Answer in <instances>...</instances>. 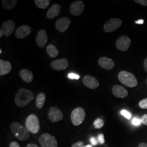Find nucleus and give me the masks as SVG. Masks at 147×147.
<instances>
[{
  "label": "nucleus",
  "instance_id": "obj_12",
  "mask_svg": "<svg viewBox=\"0 0 147 147\" xmlns=\"http://www.w3.org/2000/svg\"><path fill=\"white\" fill-rule=\"evenodd\" d=\"M16 27V24L13 20H7L4 22L2 26L1 30L2 31L5 37H9L12 34Z\"/></svg>",
  "mask_w": 147,
  "mask_h": 147
},
{
  "label": "nucleus",
  "instance_id": "obj_9",
  "mask_svg": "<svg viewBox=\"0 0 147 147\" xmlns=\"http://www.w3.org/2000/svg\"><path fill=\"white\" fill-rule=\"evenodd\" d=\"M131 45V40L127 36H122L116 41V47L120 51H125Z\"/></svg>",
  "mask_w": 147,
  "mask_h": 147
},
{
  "label": "nucleus",
  "instance_id": "obj_3",
  "mask_svg": "<svg viewBox=\"0 0 147 147\" xmlns=\"http://www.w3.org/2000/svg\"><path fill=\"white\" fill-rule=\"evenodd\" d=\"M118 79L122 84L128 87H135L138 84V81L135 75L127 71H121L119 72Z\"/></svg>",
  "mask_w": 147,
  "mask_h": 147
},
{
  "label": "nucleus",
  "instance_id": "obj_39",
  "mask_svg": "<svg viewBox=\"0 0 147 147\" xmlns=\"http://www.w3.org/2000/svg\"><path fill=\"white\" fill-rule=\"evenodd\" d=\"M26 147H39L38 146H37L36 144H33V143H30L27 145Z\"/></svg>",
  "mask_w": 147,
  "mask_h": 147
},
{
  "label": "nucleus",
  "instance_id": "obj_15",
  "mask_svg": "<svg viewBox=\"0 0 147 147\" xmlns=\"http://www.w3.org/2000/svg\"><path fill=\"white\" fill-rule=\"evenodd\" d=\"M48 40V37L47 32L44 30H41L38 32L36 42L38 47L42 48L46 45Z\"/></svg>",
  "mask_w": 147,
  "mask_h": 147
},
{
  "label": "nucleus",
  "instance_id": "obj_14",
  "mask_svg": "<svg viewBox=\"0 0 147 147\" xmlns=\"http://www.w3.org/2000/svg\"><path fill=\"white\" fill-rule=\"evenodd\" d=\"M83 84L90 89L97 88L99 86V82L94 77L90 75H86L82 79Z\"/></svg>",
  "mask_w": 147,
  "mask_h": 147
},
{
  "label": "nucleus",
  "instance_id": "obj_41",
  "mask_svg": "<svg viewBox=\"0 0 147 147\" xmlns=\"http://www.w3.org/2000/svg\"><path fill=\"white\" fill-rule=\"evenodd\" d=\"M3 36H4V34H3V33L2 31V30L0 29V38L2 37Z\"/></svg>",
  "mask_w": 147,
  "mask_h": 147
},
{
  "label": "nucleus",
  "instance_id": "obj_1",
  "mask_svg": "<svg viewBox=\"0 0 147 147\" xmlns=\"http://www.w3.org/2000/svg\"><path fill=\"white\" fill-rule=\"evenodd\" d=\"M34 93L30 89L21 88L15 96L14 101L18 107H23L30 104L34 98Z\"/></svg>",
  "mask_w": 147,
  "mask_h": 147
},
{
  "label": "nucleus",
  "instance_id": "obj_2",
  "mask_svg": "<svg viewBox=\"0 0 147 147\" xmlns=\"http://www.w3.org/2000/svg\"><path fill=\"white\" fill-rule=\"evenodd\" d=\"M11 129L16 138L20 141H26L30 137V134L26 127L18 122H13L11 124Z\"/></svg>",
  "mask_w": 147,
  "mask_h": 147
},
{
  "label": "nucleus",
  "instance_id": "obj_43",
  "mask_svg": "<svg viewBox=\"0 0 147 147\" xmlns=\"http://www.w3.org/2000/svg\"><path fill=\"white\" fill-rule=\"evenodd\" d=\"M0 53H2V50H1V49H0Z\"/></svg>",
  "mask_w": 147,
  "mask_h": 147
},
{
  "label": "nucleus",
  "instance_id": "obj_17",
  "mask_svg": "<svg viewBox=\"0 0 147 147\" xmlns=\"http://www.w3.org/2000/svg\"><path fill=\"white\" fill-rule=\"evenodd\" d=\"M32 32L31 27L28 25H22L16 32V37L18 39H23L28 36Z\"/></svg>",
  "mask_w": 147,
  "mask_h": 147
},
{
  "label": "nucleus",
  "instance_id": "obj_37",
  "mask_svg": "<svg viewBox=\"0 0 147 147\" xmlns=\"http://www.w3.org/2000/svg\"><path fill=\"white\" fill-rule=\"evenodd\" d=\"M144 68L146 71V72L147 73V57L145 59L144 61Z\"/></svg>",
  "mask_w": 147,
  "mask_h": 147
},
{
  "label": "nucleus",
  "instance_id": "obj_32",
  "mask_svg": "<svg viewBox=\"0 0 147 147\" xmlns=\"http://www.w3.org/2000/svg\"><path fill=\"white\" fill-rule=\"evenodd\" d=\"M84 142L82 141H79V142H76L74 144H73L71 147H84Z\"/></svg>",
  "mask_w": 147,
  "mask_h": 147
},
{
  "label": "nucleus",
  "instance_id": "obj_31",
  "mask_svg": "<svg viewBox=\"0 0 147 147\" xmlns=\"http://www.w3.org/2000/svg\"><path fill=\"white\" fill-rule=\"evenodd\" d=\"M132 123L135 125H140V124L141 123V121L139 118L135 117L133 118V119L132 121Z\"/></svg>",
  "mask_w": 147,
  "mask_h": 147
},
{
  "label": "nucleus",
  "instance_id": "obj_25",
  "mask_svg": "<svg viewBox=\"0 0 147 147\" xmlns=\"http://www.w3.org/2000/svg\"><path fill=\"white\" fill-rule=\"evenodd\" d=\"M50 0H35V4L38 8L46 9L50 3Z\"/></svg>",
  "mask_w": 147,
  "mask_h": 147
},
{
  "label": "nucleus",
  "instance_id": "obj_35",
  "mask_svg": "<svg viewBox=\"0 0 147 147\" xmlns=\"http://www.w3.org/2000/svg\"><path fill=\"white\" fill-rule=\"evenodd\" d=\"M141 122L143 124L147 125V114L143 115L141 118Z\"/></svg>",
  "mask_w": 147,
  "mask_h": 147
},
{
  "label": "nucleus",
  "instance_id": "obj_34",
  "mask_svg": "<svg viewBox=\"0 0 147 147\" xmlns=\"http://www.w3.org/2000/svg\"><path fill=\"white\" fill-rule=\"evenodd\" d=\"M134 1L143 6H147V0H135Z\"/></svg>",
  "mask_w": 147,
  "mask_h": 147
},
{
  "label": "nucleus",
  "instance_id": "obj_40",
  "mask_svg": "<svg viewBox=\"0 0 147 147\" xmlns=\"http://www.w3.org/2000/svg\"><path fill=\"white\" fill-rule=\"evenodd\" d=\"M135 23L137 24H143L144 23V20L143 19H141V20H139L138 21H136Z\"/></svg>",
  "mask_w": 147,
  "mask_h": 147
},
{
  "label": "nucleus",
  "instance_id": "obj_6",
  "mask_svg": "<svg viewBox=\"0 0 147 147\" xmlns=\"http://www.w3.org/2000/svg\"><path fill=\"white\" fill-rule=\"evenodd\" d=\"M39 142L42 147H58V143L55 137L52 136L48 133L42 134L39 137Z\"/></svg>",
  "mask_w": 147,
  "mask_h": 147
},
{
  "label": "nucleus",
  "instance_id": "obj_5",
  "mask_svg": "<svg viewBox=\"0 0 147 147\" xmlns=\"http://www.w3.org/2000/svg\"><path fill=\"white\" fill-rule=\"evenodd\" d=\"M71 121L75 126H79L84 121L86 118V112L81 107L75 109L71 113Z\"/></svg>",
  "mask_w": 147,
  "mask_h": 147
},
{
  "label": "nucleus",
  "instance_id": "obj_8",
  "mask_svg": "<svg viewBox=\"0 0 147 147\" xmlns=\"http://www.w3.org/2000/svg\"><path fill=\"white\" fill-rule=\"evenodd\" d=\"M49 119L53 123L62 121L63 119L62 111L57 107L52 106L50 108L47 114Z\"/></svg>",
  "mask_w": 147,
  "mask_h": 147
},
{
  "label": "nucleus",
  "instance_id": "obj_36",
  "mask_svg": "<svg viewBox=\"0 0 147 147\" xmlns=\"http://www.w3.org/2000/svg\"><path fill=\"white\" fill-rule=\"evenodd\" d=\"M9 147H20L18 142L13 141L9 144Z\"/></svg>",
  "mask_w": 147,
  "mask_h": 147
},
{
  "label": "nucleus",
  "instance_id": "obj_30",
  "mask_svg": "<svg viewBox=\"0 0 147 147\" xmlns=\"http://www.w3.org/2000/svg\"><path fill=\"white\" fill-rule=\"evenodd\" d=\"M98 141L100 144H103L105 143V139H104V136L102 134H100L98 136Z\"/></svg>",
  "mask_w": 147,
  "mask_h": 147
},
{
  "label": "nucleus",
  "instance_id": "obj_33",
  "mask_svg": "<svg viewBox=\"0 0 147 147\" xmlns=\"http://www.w3.org/2000/svg\"><path fill=\"white\" fill-rule=\"evenodd\" d=\"M90 142L91 143V144L94 146H96L98 144V142L97 140L95 138V137H92L90 138Z\"/></svg>",
  "mask_w": 147,
  "mask_h": 147
},
{
  "label": "nucleus",
  "instance_id": "obj_18",
  "mask_svg": "<svg viewBox=\"0 0 147 147\" xmlns=\"http://www.w3.org/2000/svg\"><path fill=\"white\" fill-rule=\"evenodd\" d=\"M112 90L113 95L118 98H125L128 95L127 90L120 85L113 86Z\"/></svg>",
  "mask_w": 147,
  "mask_h": 147
},
{
  "label": "nucleus",
  "instance_id": "obj_21",
  "mask_svg": "<svg viewBox=\"0 0 147 147\" xmlns=\"http://www.w3.org/2000/svg\"><path fill=\"white\" fill-rule=\"evenodd\" d=\"M21 79L26 83H30L33 81V74L31 70L27 69H22L19 73Z\"/></svg>",
  "mask_w": 147,
  "mask_h": 147
},
{
  "label": "nucleus",
  "instance_id": "obj_42",
  "mask_svg": "<svg viewBox=\"0 0 147 147\" xmlns=\"http://www.w3.org/2000/svg\"><path fill=\"white\" fill-rule=\"evenodd\" d=\"M84 147H92V145H90V144H88V145H86V146H85Z\"/></svg>",
  "mask_w": 147,
  "mask_h": 147
},
{
  "label": "nucleus",
  "instance_id": "obj_7",
  "mask_svg": "<svg viewBox=\"0 0 147 147\" xmlns=\"http://www.w3.org/2000/svg\"><path fill=\"white\" fill-rule=\"evenodd\" d=\"M122 21L118 18H112L107 21L104 26L105 32L110 33L115 31L121 27Z\"/></svg>",
  "mask_w": 147,
  "mask_h": 147
},
{
  "label": "nucleus",
  "instance_id": "obj_20",
  "mask_svg": "<svg viewBox=\"0 0 147 147\" xmlns=\"http://www.w3.org/2000/svg\"><path fill=\"white\" fill-rule=\"evenodd\" d=\"M61 9V6L59 4L53 5L48 10L47 13V17L48 19H53L59 15Z\"/></svg>",
  "mask_w": 147,
  "mask_h": 147
},
{
  "label": "nucleus",
  "instance_id": "obj_26",
  "mask_svg": "<svg viewBox=\"0 0 147 147\" xmlns=\"http://www.w3.org/2000/svg\"><path fill=\"white\" fill-rule=\"evenodd\" d=\"M93 125H94V126L95 128L99 129H101L103 127L104 125V122L102 119L97 118L94 121Z\"/></svg>",
  "mask_w": 147,
  "mask_h": 147
},
{
  "label": "nucleus",
  "instance_id": "obj_28",
  "mask_svg": "<svg viewBox=\"0 0 147 147\" xmlns=\"http://www.w3.org/2000/svg\"><path fill=\"white\" fill-rule=\"evenodd\" d=\"M121 113L122 116L125 117L126 119H130L131 118V113L125 110H123L121 111Z\"/></svg>",
  "mask_w": 147,
  "mask_h": 147
},
{
  "label": "nucleus",
  "instance_id": "obj_11",
  "mask_svg": "<svg viewBox=\"0 0 147 147\" xmlns=\"http://www.w3.org/2000/svg\"><path fill=\"white\" fill-rule=\"evenodd\" d=\"M71 23L70 19L68 17H63L59 19L56 22L55 26L58 31L63 33L66 31L69 27L70 26Z\"/></svg>",
  "mask_w": 147,
  "mask_h": 147
},
{
  "label": "nucleus",
  "instance_id": "obj_29",
  "mask_svg": "<svg viewBox=\"0 0 147 147\" xmlns=\"http://www.w3.org/2000/svg\"><path fill=\"white\" fill-rule=\"evenodd\" d=\"M68 77L69 79H77V80H78V79H80V76L79 75L73 73L68 74Z\"/></svg>",
  "mask_w": 147,
  "mask_h": 147
},
{
  "label": "nucleus",
  "instance_id": "obj_4",
  "mask_svg": "<svg viewBox=\"0 0 147 147\" xmlns=\"http://www.w3.org/2000/svg\"><path fill=\"white\" fill-rule=\"evenodd\" d=\"M25 124L28 131L31 132L32 134H36L39 131L40 123L38 117L36 115L31 114L28 116Z\"/></svg>",
  "mask_w": 147,
  "mask_h": 147
},
{
  "label": "nucleus",
  "instance_id": "obj_27",
  "mask_svg": "<svg viewBox=\"0 0 147 147\" xmlns=\"http://www.w3.org/2000/svg\"><path fill=\"white\" fill-rule=\"evenodd\" d=\"M139 106L143 109H147V98L141 100L139 102Z\"/></svg>",
  "mask_w": 147,
  "mask_h": 147
},
{
  "label": "nucleus",
  "instance_id": "obj_13",
  "mask_svg": "<svg viewBox=\"0 0 147 147\" xmlns=\"http://www.w3.org/2000/svg\"><path fill=\"white\" fill-rule=\"evenodd\" d=\"M69 66V62L68 60L65 58H61L56 59L53 61L51 63V68L58 71L63 70L67 68Z\"/></svg>",
  "mask_w": 147,
  "mask_h": 147
},
{
  "label": "nucleus",
  "instance_id": "obj_23",
  "mask_svg": "<svg viewBox=\"0 0 147 147\" xmlns=\"http://www.w3.org/2000/svg\"><path fill=\"white\" fill-rule=\"evenodd\" d=\"M46 50L48 55L50 57L52 58H56L58 56L59 53L58 49L53 44H49L47 46Z\"/></svg>",
  "mask_w": 147,
  "mask_h": 147
},
{
  "label": "nucleus",
  "instance_id": "obj_16",
  "mask_svg": "<svg viewBox=\"0 0 147 147\" xmlns=\"http://www.w3.org/2000/svg\"><path fill=\"white\" fill-rule=\"evenodd\" d=\"M98 64L101 68L106 70H111L115 66L114 61L107 57H101L98 59Z\"/></svg>",
  "mask_w": 147,
  "mask_h": 147
},
{
  "label": "nucleus",
  "instance_id": "obj_24",
  "mask_svg": "<svg viewBox=\"0 0 147 147\" xmlns=\"http://www.w3.org/2000/svg\"><path fill=\"white\" fill-rule=\"evenodd\" d=\"M18 2L17 0H3L2 4L3 8L7 11H9L13 9Z\"/></svg>",
  "mask_w": 147,
  "mask_h": 147
},
{
  "label": "nucleus",
  "instance_id": "obj_19",
  "mask_svg": "<svg viewBox=\"0 0 147 147\" xmlns=\"http://www.w3.org/2000/svg\"><path fill=\"white\" fill-rule=\"evenodd\" d=\"M12 70V65L8 61H5L2 59H0V76L10 73Z\"/></svg>",
  "mask_w": 147,
  "mask_h": 147
},
{
  "label": "nucleus",
  "instance_id": "obj_22",
  "mask_svg": "<svg viewBox=\"0 0 147 147\" xmlns=\"http://www.w3.org/2000/svg\"><path fill=\"white\" fill-rule=\"evenodd\" d=\"M46 100V95L44 93H40L37 95L36 99V105L38 109H42Z\"/></svg>",
  "mask_w": 147,
  "mask_h": 147
},
{
  "label": "nucleus",
  "instance_id": "obj_10",
  "mask_svg": "<svg viewBox=\"0 0 147 147\" xmlns=\"http://www.w3.org/2000/svg\"><path fill=\"white\" fill-rule=\"evenodd\" d=\"M84 3L81 1H76L74 2L70 7V12L74 16H80L84 11Z\"/></svg>",
  "mask_w": 147,
  "mask_h": 147
},
{
  "label": "nucleus",
  "instance_id": "obj_38",
  "mask_svg": "<svg viewBox=\"0 0 147 147\" xmlns=\"http://www.w3.org/2000/svg\"><path fill=\"white\" fill-rule=\"evenodd\" d=\"M138 147H147V143L144 142L141 143L138 145Z\"/></svg>",
  "mask_w": 147,
  "mask_h": 147
}]
</instances>
